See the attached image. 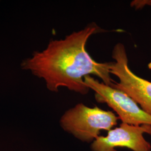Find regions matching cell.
Segmentation results:
<instances>
[{"instance_id": "cell-1", "label": "cell", "mask_w": 151, "mask_h": 151, "mask_svg": "<svg viewBox=\"0 0 151 151\" xmlns=\"http://www.w3.org/2000/svg\"><path fill=\"white\" fill-rule=\"evenodd\" d=\"M103 30L95 22L88 24L64 39L53 40L43 50L35 51L22 62L21 67L33 75L43 79L49 91L57 92L60 87L85 95L90 90L84 77L91 75L112 86L109 65L110 62H97L87 51L90 37Z\"/></svg>"}, {"instance_id": "cell-2", "label": "cell", "mask_w": 151, "mask_h": 151, "mask_svg": "<svg viewBox=\"0 0 151 151\" xmlns=\"http://www.w3.org/2000/svg\"><path fill=\"white\" fill-rule=\"evenodd\" d=\"M119 118L111 111L97 106L88 107L79 103L68 110L60 124L65 131L83 142H93L100 136L101 130L109 131L118 124Z\"/></svg>"}, {"instance_id": "cell-3", "label": "cell", "mask_w": 151, "mask_h": 151, "mask_svg": "<svg viewBox=\"0 0 151 151\" xmlns=\"http://www.w3.org/2000/svg\"><path fill=\"white\" fill-rule=\"evenodd\" d=\"M110 73L116 76L112 86L124 92L132 98L140 108L151 116V82L136 75L130 70L128 58L124 44L118 43L112 50Z\"/></svg>"}, {"instance_id": "cell-4", "label": "cell", "mask_w": 151, "mask_h": 151, "mask_svg": "<svg viewBox=\"0 0 151 151\" xmlns=\"http://www.w3.org/2000/svg\"><path fill=\"white\" fill-rule=\"evenodd\" d=\"M87 87L95 92L97 103H105L117 114L122 123L151 125V116L144 111L129 95L119 89L99 82L91 76L84 77Z\"/></svg>"}, {"instance_id": "cell-5", "label": "cell", "mask_w": 151, "mask_h": 151, "mask_svg": "<svg viewBox=\"0 0 151 151\" xmlns=\"http://www.w3.org/2000/svg\"><path fill=\"white\" fill-rule=\"evenodd\" d=\"M151 135V125H133L122 123L109 130L106 136H99L91 145L92 151H116L127 148L133 151H151V145L144 134Z\"/></svg>"}, {"instance_id": "cell-6", "label": "cell", "mask_w": 151, "mask_h": 151, "mask_svg": "<svg viewBox=\"0 0 151 151\" xmlns=\"http://www.w3.org/2000/svg\"><path fill=\"white\" fill-rule=\"evenodd\" d=\"M130 6L137 10L142 9L147 6L151 7V0H134L131 2Z\"/></svg>"}]
</instances>
